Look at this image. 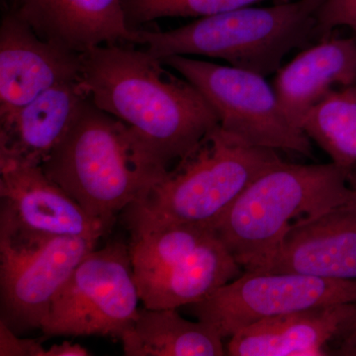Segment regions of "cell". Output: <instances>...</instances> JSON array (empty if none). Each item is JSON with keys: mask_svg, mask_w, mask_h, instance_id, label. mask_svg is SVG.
<instances>
[{"mask_svg": "<svg viewBox=\"0 0 356 356\" xmlns=\"http://www.w3.org/2000/svg\"><path fill=\"white\" fill-rule=\"evenodd\" d=\"M131 44L81 54L79 79L97 108L125 123L168 168L219 125L202 93L163 60Z\"/></svg>", "mask_w": 356, "mask_h": 356, "instance_id": "1", "label": "cell"}, {"mask_svg": "<svg viewBox=\"0 0 356 356\" xmlns=\"http://www.w3.org/2000/svg\"><path fill=\"white\" fill-rule=\"evenodd\" d=\"M41 168L108 231L117 215L170 170L132 129L90 100Z\"/></svg>", "mask_w": 356, "mask_h": 356, "instance_id": "2", "label": "cell"}, {"mask_svg": "<svg viewBox=\"0 0 356 356\" xmlns=\"http://www.w3.org/2000/svg\"><path fill=\"white\" fill-rule=\"evenodd\" d=\"M350 177L334 163L280 159L248 185L212 228L243 270H264L296 225L356 200Z\"/></svg>", "mask_w": 356, "mask_h": 356, "instance_id": "3", "label": "cell"}, {"mask_svg": "<svg viewBox=\"0 0 356 356\" xmlns=\"http://www.w3.org/2000/svg\"><path fill=\"white\" fill-rule=\"evenodd\" d=\"M219 125L122 212L130 234L173 224L212 227L255 178L280 161Z\"/></svg>", "mask_w": 356, "mask_h": 356, "instance_id": "4", "label": "cell"}, {"mask_svg": "<svg viewBox=\"0 0 356 356\" xmlns=\"http://www.w3.org/2000/svg\"><path fill=\"white\" fill-rule=\"evenodd\" d=\"M322 2L242 7L165 32L136 29L135 44L161 60L172 56L221 58L266 76L276 74L290 51L318 39L317 13Z\"/></svg>", "mask_w": 356, "mask_h": 356, "instance_id": "5", "label": "cell"}, {"mask_svg": "<svg viewBox=\"0 0 356 356\" xmlns=\"http://www.w3.org/2000/svg\"><path fill=\"white\" fill-rule=\"evenodd\" d=\"M130 235L134 277L146 308L198 303L242 274L207 225H168Z\"/></svg>", "mask_w": 356, "mask_h": 356, "instance_id": "6", "label": "cell"}, {"mask_svg": "<svg viewBox=\"0 0 356 356\" xmlns=\"http://www.w3.org/2000/svg\"><path fill=\"white\" fill-rule=\"evenodd\" d=\"M161 60L202 93L227 133L250 146L313 156L311 140L287 118L266 76L186 56Z\"/></svg>", "mask_w": 356, "mask_h": 356, "instance_id": "7", "label": "cell"}, {"mask_svg": "<svg viewBox=\"0 0 356 356\" xmlns=\"http://www.w3.org/2000/svg\"><path fill=\"white\" fill-rule=\"evenodd\" d=\"M140 301L129 245L112 243L79 262L51 302L41 331L47 337L120 341L137 318Z\"/></svg>", "mask_w": 356, "mask_h": 356, "instance_id": "8", "label": "cell"}, {"mask_svg": "<svg viewBox=\"0 0 356 356\" xmlns=\"http://www.w3.org/2000/svg\"><path fill=\"white\" fill-rule=\"evenodd\" d=\"M346 303H356V281L245 271L189 307L197 320L214 327L225 339L266 318Z\"/></svg>", "mask_w": 356, "mask_h": 356, "instance_id": "9", "label": "cell"}, {"mask_svg": "<svg viewBox=\"0 0 356 356\" xmlns=\"http://www.w3.org/2000/svg\"><path fill=\"white\" fill-rule=\"evenodd\" d=\"M108 232L41 165L0 156V243L32 245L58 236L100 238Z\"/></svg>", "mask_w": 356, "mask_h": 356, "instance_id": "10", "label": "cell"}, {"mask_svg": "<svg viewBox=\"0 0 356 356\" xmlns=\"http://www.w3.org/2000/svg\"><path fill=\"white\" fill-rule=\"evenodd\" d=\"M99 240L58 236L33 245H0V321L15 334L41 330L56 295Z\"/></svg>", "mask_w": 356, "mask_h": 356, "instance_id": "11", "label": "cell"}, {"mask_svg": "<svg viewBox=\"0 0 356 356\" xmlns=\"http://www.w3.org/2000/svg\"><path fill=\"white\" fill-rule=\"evenodd\" d=\"M81 54L42 39L10 11L0 27V115L57 86L79 79Z\"/></svg>", "mask_w": 356, "mask_h": 356, "instance_id": "12", "label": "cell"}, {"mask_svg": "<svg viewBox=\"0 0 356 356\" xmlns=\"http://www.w3.org/2000/svg\"><path fill=\"white\" fill-rule=\"evenodd\" d=\"M11 11L42 39L74 53L135 44L122 0H13Z\"/></svg>", "mask_w": 356, "mask_h": 356, "instance_id": "13", "label": "cell"}, {"mask_svg": "<svg viewBox=\"0 0 356 356\" xmlns=\"http://www.w3.org/2000/svg\"><path fill=\"white\" fill-rule=\"evenodd\" d=\"M261 271L356 281V200L296 225Z\"/></svg>", "mask_w": 356, "mask_h": 356, "instance_id": "14", "label": "cell"}, {"mask_svg": "<svg viewBox=\"0 0 356 356\" xmlns=\"http://www.w3.org/2000/svg\"><path fill=\"white\" fill-rule=\"evenodd\" d=\"M89 100L81 79L57 84L0 115V156L41 165L62 143Z\"/></svg>", "mask_w": 356, "mask_h": 356, "instance_id": "15", "label": "cell"}, {"mask_svg": "<svg viewBox=\"0 0 356 356\" xmlns=\"http://www.w3.org/2000/svg\"><path fill=\"white\" fill-rule=\"evenodd\" d=\"M355 303L314 307L266 318L229 337L231 356H321L353 315Z\"/></svg>", "mask_w": 356, "mask_h": 356, "instance_id": "16", "label": "cell"}, {"mask_svg": "<svg viewBox=\"0 0 356 356\" xmlns=\"http://www.w3.org/2000/svg\"><path fill=\"white\" fill-rule=\"evenodd\" d=\"M356 83V36L327 37L276 72L273 88L293 125L331 91Z\"/></svg>", "mask_w": 356, "mask_h": 356, "instance_id": "17", "label": "cell"}, {"mask_svg": "<svg viewBox=\"0 0 356 356\" xmlns=\"http://www.w3.org/2000/svg\"><path fill=\"white\" fill-rule=\"evenodd\" d=\"M222 339L214 327L187 321L177 308L143 307L120 341L126 356H222Z\"/></svg>", "mask_w": 356, "mask_h": 356, "instance_id": "18", "label": "cell"}, {"mask_svg": "<svg viewBox=\"0 0 356 356\" xmlns=\"http://www.w3.org/2000/svg\"><path fill=\"white\" fill-rule=\"evenodd\" d=\"M300 129L339 168L356 165V83L331 91L307 113Z\"/></svg>", "mask_w": 356, "mask_h": 356, "instance_id": "19", "label": "cell"}, {"mask_svg": "<svg viewBox=\"0 0 356 356\" xmlns=\"http://www.w3.org/2000/svg\"><path fill=\"white\" fill-rule=\"evenodd\" d=\"M261 1L266 0H122V4L129 25L136 29V26L159 18H203Z\"/></svg>", "mask_w": 356, "mask_h": 356, "instance_id": "20", "label": "cell"}, {"mask_svg": "<svg viewBox=\"0 0 356 356\" xmlns=\"http://www.w3.org/2000/svg\"><path fill=\"white\" fill-rule=\"evenodd\" d=\"M318 39L331 36L336 28L356 32V0H323L317 13Z\"/></svg>", "mask_w": 356, "mask_h": 356, "instance_id": "21", "label": "cell"}, {"mask_svg": "<svg viewBox=\"0 0 356 356\" xmlns=\"http://www.w3.org/2000/svg\"><path fill=\"white\" fill-rule=\"evenodd\" d=\"M46 348L36 339H20L0 321V355L44 356Z\"/></svg>", "mask_w": 356, "mask_h": 356, "instance_id": "22", "label": "cell"}, {"mask_svg": "<svg viewBox=\"0 0 356 356\" xmlns=\"http://www.w3.org/2000/svg\"><path fill=\"white\" fill-rule=\"evenodd\" d=\"M337 337L341 339V343L336 355L356 356V303L353 315L343 325Z\"/></svg>", "mask_w": 356, "mask_h": 356, "instance_id": "23", "label": "cell"}, {"mask_svg": "<svg viewBox=\"0 0 356 356\" xmlns=\"http://www.w3.org/2000/svg\"><path fill=\"white\" fill-rule=\"evenodd\" d=\"M89 351L77 343L63 341L62 343L54 344L46 350L44 356H88Z\"/></svg>", "mask_w": 356, "mask_h": 356, "instance_id": "24", "label": "cell"}]
</instances>
